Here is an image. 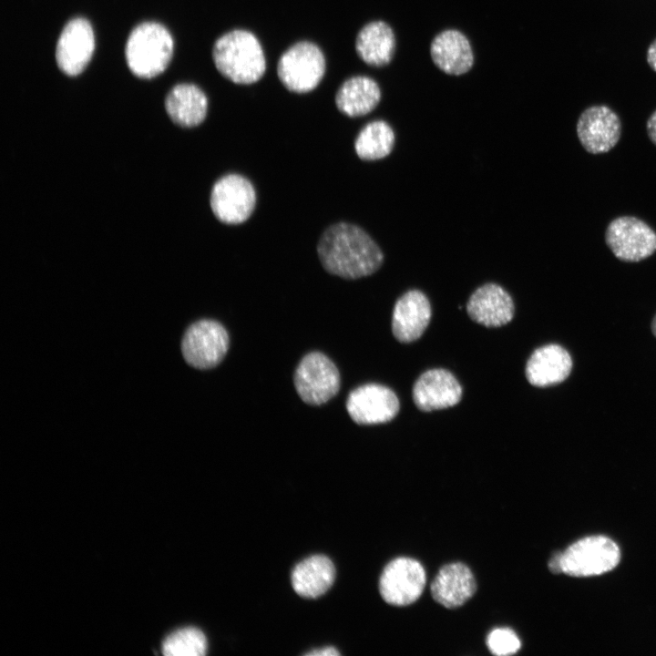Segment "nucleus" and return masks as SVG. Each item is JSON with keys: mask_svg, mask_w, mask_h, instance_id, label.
Instances as JSON below:
<instances>
[{"mask_svg": "<svg viewBox=\"0 0 656 656\" xmlns=\"http://www.w3.org/2000/svg\"><path fill=\"white\" fill-rule=\"evenodd\" d=\"M162 651L167 656H201L206 653L207 640L199 629L187 627L169 635Z\"/></svg>", "mask_w": 656, "mask_h": 656, "instance_id": "25", "label": "nucleus"}, {"mask_svg": "<svg viewBox=\"0 0 656 656\" xmlns=\"http://www.w3.org/2000/svg\"><path fill=\"white\" fill-rule=\"evenodd\" d=\"M165 108L175 124L183 128H192L205 119L208 98L198 86L189 83L179 84L168 93Z\"/></svg>", "mask_w": 656, "mask_h": 656, "instance_id": "22", "label": "nucleus"}, {"mask_svg": "<svg viewBox=\"0 0 656 656\" xmlns=\"http://www.w3.org/2000/svg\"><path fill=\"white\" fill-rule=\"evenodd\" d=\"M576 131L584 149L590 154L611 150L620 141L621 122L618 114L605 105H593L579 115Z\"/></svg>", "mask_w": 656, "mask_h": 656, "instance_id": "11", "label": "nucleus"}, {"mask_svg": "<svg viewBox=\"0 0 656 656\" xmlns=\"http://www.w3.org/2000/svg\"><path fill=\"white\" fill-rule=\"evenodd\" d=\"M619 546L605 536H589L571 544L560 556L561 571L572 577L597 576L619 564Z\"/></svg>", "mask_w": 656, "mask_h": 656, "instance_id": "5", "label": "nucleus"}, {"mask_svg": "<svg viewBox=\"0 0 656 656\" xmlns=\"http://www.w3.org/2000/svg\"><path fill=\"white\" fill-rule=\"evenodd\" d=\"M354 47L359 58L366 65L384 67L395 56V34L388 23L383 20L371 21L357 33Z\"/></svg>", "mask_w": 656, "mask_h": 656, "instance_id": "20", "label": "nucleus"}, {"mask_svg": "<svg viewBox=\"0 0 656 656\" xmlns=\"http://www.w3.org/2000/svg\"><path fill=\"white\" fill-rule=\"evenodd\" d=\"M229 335L226 329L213 320H200L185 332L181 349L186 362L198 369L219 364L227 354Z\"/></svg>", "mask_w": 656, "mask_h": 656, "instance_id": "10", "label": "nucleus"}, {"mask_svg": "<svg viewBox=\"0 0 656 656\" xmlns=\"http://www.w3.org/2000/svg\"><path fill=\"white\" fill-rule=\"evenodd\" d=\"M487 646L494 655L504 656L516 653L521 646L514 630L509 628H497L489 632Z\"/></svg>", "mask_w": 656, "mask_h": 656, "instance_id": "26", "label": "nucleus"}, {"mask_svg": "<svg viewBox=\"0 0 656 656\" xmlns=\"http://www.w3.org/2000/svg\"><path fill=\"white\" fill-rule=\"evenodd\" d=\"M462 387L452 373L431 369L423 373L413 387V400L421 411L448 408L459 403Z\"/></svg>", "mask_w": 656, "mask_h": 656, "instance_id": "15", "label": "nucleus"}, {"mask_svg": "<svg viewBox=\"0 0 656 656\" xmlns=\"http://www.w3.org/2000/svg\"><path fill=\"white\" fill-rule=\"evenodd\" d=\"M572 359L569 353L558 343L537 348L526 364V377L537 387L560 384L570 374Z\"/></svg>", "mask_w": 656, "mask_h": 656, "instance_id": "19", "label": "nucleus"}, {"mask_svg": "<svg viewBox=\"0 0 656 656\" xmlns=\"http://www.w3.org/2000/svg\"><path fill=\"white\" fill-rule=\"evenodd\" d=\"M560 556L561 553H557L549 559L548 568L553 573H560Z\"/></svg>", "mask_w": 656, "mask_h": 656, "instance_id": "30", "label": "nucleus"}, {"mask_svg": "<svg viewBox=\"0 0 656 656\" xmlns=\"http://www.w3.org/2000/svg\"><path fill=\"white\" fill-rule=\"evenodd\" d=\"M291 579L298 595L314 599L331 588L335 579V568L328 557L313 555L293 568Z\"/></svg>", "mask_w": 656, "mask_h": 656, "instance_id": "23", "label": "nucleus"}, {"mask_svg": "<svg viewBox=\"0 0 656 656\" xmlns=\"http://www.w3.org/2000/svg\"><path fill=\"white\" fill-rule=\"evenodd\" d=\"M477 590L471 569L462 562L443 566L431 583L434 600L447 609H456L469 600Z\"/></svg>", "mask_w": 656, "mask_h": 656, "instance_id": "18", "label": "nucleus"}, {"mask_svg": "<svg viewBox=\"0 0 656 656\" xmlns=\"http://www.w3.org/2000/svg\"><path fill=\"white\" fill-rule=\"evenodd\" d=\"M173 48L172 36L164 26L144 22L134 27L128 36L126 61L136 77L152 78L168 67Z\"/></svg>", "mask_w": 656, "mask_h": 656, "instance_id": "3", "label": "nucleus"}, {"mask_svg": "<svg viewBox=\"0 0 656 656\" xmlns=\"http://www.w3.org/2000/svg\"><path fill=\"white\" fill-rule=\"evenodd\" d=\"M294 385L301 399L319 405L333 398L340 388V374L335 364L323 354L305 355L294 373Z\"/></svg>", "mask_w": 656, "mask_h": 656, "instance_id": "7", "label": "nucleus"}, {"mask_svg": "<svg viewBox=\"0 0 656 656\" xmlns=\"http://www.w3.org/2000/svg\"><path fill=\"white\" fill-rule=\"evenodd\" d=\"M399 400L388 387L367 384L352 391L346 400L351 418L359 425H376L394 419L399 411Z\"/></svg>", "mask_w": 656, "mask_h": 656, "instance_id": "13", "label": "nucleus"}, {"mask_svg": "<svg viewBox=\"0 0 656 656\" xmlns=\"http://www.w3.org/2000/svg\"><path fill=\"white\" fill-rule=\"evenodd\" d=\"M429 55L434 66L450 77L468 73L475 64V54L468 37L455 28L443 29L431 40Z\"/></svg>", "mask_w": 656, "mask_h": 656, "instance_id": "14", "label": "nucleus"}, {"mask_svg": "<svg viewBox=\"0 0 656 656\" xmlns=\"http://www.w3.org/2000/svg\"><path fill=\"white\" fill-rule=\"evenodd\" d=\"M381 97V88L374 79L358 75L347 78L339 87L335 105L347 117H362L377 107Z\"/></svg>", "mask_w": 656, "mask_h": 656, "instance_id": "21", "label": "nucleus"}, {"mask_svg": "<svg viewBox=\"0 0 656 656\" xmlns=\"http://www.w3.org/2000/svg\"><path fill=\"white\" fill-rule=\"evenodd\" d=\"M651 328L653 335L656 337V313L652 318Z\"/></svg>", "mask_w": 656, "mask_h": 656, "instance_id": "31", "label": "nucleus"}, {"mask_svg": "<svg viewBox=\"0 0 656 656\" xmlns=\"http://www.w3.org/2000/svg\"><path fill=\"white\" fill-rule=\"evenodd\" d=\"M466 311L474 322L487 327H499L512 320L515 305L503 287L488 282L479 286L471 294Z\"/></svg>", "mask_w": 656, "mask_h": 656, "instance_id": "17", "label": "nucleus"}, {"mask_svg": "<svg viewBox=\"0 0 656 656\" xmlns=\"http://www.w3.org/2000/svg\"><path fill=\"white\" fill-rule=\"evenodd\" d=\"M646 129L650 140L656 146V110L649 117Z\"/></svg>", "mask_w": 656, "mask_h": 656, "instance_id": "27", "label": "nucleus"}, {"mask_svg": "<svg viewBox=\"0 0 656 656\" xmlns=\"http://www.w3.org/2000/svg\"><path fill=\"white\" fill-rule=\"evenodd\" d=\"M95 49V36L90 23L83 17L71 19L63 28L56 48L58 68L67 76L81 74Z\"/></svg>", "mask_w": 656, "mask_h": 656, "instance_id": "12", "label": "nucleus"}, {"mask_svg": "<svg viewBox=\"0 0 656 656\" xmlns=\"http://www.w3.org/2000/svg\"><path fill=\"white\" fill-rule=\"evenodd\" d=\"M213 63L226 79L238 85L259 81L266 71V59L257 36L245 29L220 36L212 47Z\"/></svg>", "mask_w": 656, "mask_h": 656, "instance_id": "2", "label": "nucleus"}, {"mask_svg": "<svg viewBox=\"0 0 656 656\" xmlns=\"http://www.w3.org/2000/svg\"><path fill=\"white\" fill-rule=\"evenodd\" d=\"M395 132L384 120L377 119L367 123L357 135L354 149L364 160H376L388 156L395 145Z\"/></svg>", "mask_w": 656, "mask_h": 656, "instance_id": "24", "label": "nucleus"}, {"mask_svg": "<svg viewBox=\"0 0 656 656\" xmlns=\"http://www.w3.org/2000/svg\"><path fill=\"white\" fill-rule=\"evenodd\" d=\"M326 70L325 56L313 42L302 40L287 48L277 63V76L286 89L296 94L313 91Z\"/></svg>", "mask_w": 656, "mask_h": 656, "instance_id": "4", "label": "nucleus"}, {"mask_svg": "<svg viewBox=\"0 0 656 656\" xmlns=\"http://www.w3.org/2000/svg\"><path fill=\"white\" fill-rule=\"evenodd\" d=\"M323 267L344 279H358L375 272L384 262V253L362 228L348 222L328 227L317 244Z\"/></svg>", "mask_w": 656, "mask_h": 656, "instance_id": "1", "label": "nucleus"}, {"mask_svg": "<svg viewBox=\"0 0 656 656\" xmlns=\"http://www.w3.org/2000/svg\"><path fill=\"white\" fill-rule=\"evenodd\" d=\"M647 63L656 72V38L651 42L647 50Z\"/></svg>", "mask_w": 656, "mask_h": 656, "instance_id": "29", "label": "nucleus"}, {"mask_svg": "<svg viewBox=\"0 0 656 656\" xmlns=\"http://www.w3.org/2000/svg\"><path fill=\"white\" fill-rule=\"evenodd\" d=\"M305 655L309 656H338L340 655V652L333 647H324L322 649H317L311 651Z\"/></svg>", "mask_w": 656, "mask_h": 656, "instance_id": "28", "label": "nucleus"}, {"mask_svg": "<svg viewBox=\"0 0 656 656\" xmlns=\"http://www.w3.org/2000/svg\"><path fill=\"white\" fill-rule=\"evenodd\" d=\"M431 314V305L426 295L419 290L407 291L396 301L394 307V336L401 343L416 341L429 324Z\"/></svg>", "mask_w": 656, "mask_h": 656, "instance_id": "16", "label": "nucleus"}, {"mask_svg": "<svg viewBox=\"0 0 656 656\" xmlns=\"http://www.w3.org/2000/svg\"><path fill=\"white\" fill-rule=\"evenodd\" d=\"M210 202L213 214L220 221L240 224L253 212L255 189L247 178L239 174H227L214 183Z\"/></svg>", "mask_w": 656, "mask_h": 656, "instance_id": "9", "label": "nucleus"}, {"mask_svg": "<svg viewBox=\"0 0 656 656\" xmlns=\"http://www.w3.org/2000/svg\"><path fill=\"white\" fill-rule=\"evenodd\" d=\"M426 583L423 565L408 557L391 560L379 579V591L383 600L393 606H407L422 595Z\"/></svg>", "mask_w": 656, "mask_h": 656, "instance_id": "8", "label": "nucleus"}, {"mask_svg": "<svg viewBox=\"0 0 656 656\" xmlns=\"http://www.w3.org/2000/svg\"><path fill=\"white\" fill-rule=\"evenodd\" d=\"M605 242L620 261L638 262L656 251V231L637 217L620 216L608 224Z\"/></svg>", "mask_w": 656, "mask_h": 656, "instance_id": "6", "label": "nucleus"}]
</instances>
